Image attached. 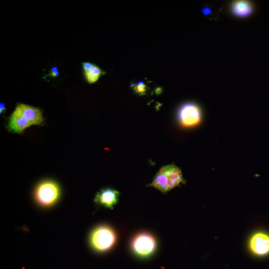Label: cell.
<instances>
[{"mask_svg": "<svg viewBox=\"0 0 269 269\" xmlns=\"http://www.w3.org/2000/svg\"><path fill=\"white\" fill-rule=\"evenodd\" d=\"M183 180L181 170L175 165H168L159 170L150 186L165 193L179 185Z\"/></svg>", "mask_w": 269, "mask_h": 269, "instance_id": "cell-1", "label": "cell"}, {"mask_svg": "<svg viewBox=\"0 0 269 269\" xmlns=\"http://www.w3.org/2000/svg\"><path fill=\"white\" fill-rule=\"evenodd\" d=\"M60 195L58 185L51 180H45L40 183L35 191V197L41 205L48 206L53 204Z\"/></svg>", "mask_w": 269, "mask_h": 269, "instance_id": "cell-2", "label": "cell"}, {"mask_svg": "<svg viewBox=\"0 0 269 269\" xmlns=\"http://www.w3.org/2000/svg\"><path fill=\"white\" fill-rule=\"evenodd\" d=\"M116 239L114 231L106 226L96 228L90 237L92 247L99 251H105L110 249L115 243Z\"/></svg>", "mask_w": 269, "mask_h": 269, "instance_id": "cell-3", "label": "cell"}, {"mask_svg": "<svg viewBox=\"0 0 269 269\" xmlns=\"http://www.w3.org/2000/svg\"><path fill=\"white\" fill-rule=\"evenodd\" d=\"M180 124L185 127H191L199 124L202 113L198 106L194 103H187L182 106L178 113Z\"/></svg>", "mask_w": 269, "mask_h": 269, "instance_id": "cell-4", "label": "cell"}, {"mask_svg": "<svg viewBox=\"0 0 269 269\" xmlns=\"http://www.w3.org/2000/svg\"><path fill=\"white\" fill-rule=\"evenodd\" d=\"M132 247L136 255L145 257L153 253L156 248V242L151 235L142 233L134 238Z\"/></svg>", "mask_w": 269, "mask_h": 269, "instance_id": "cell-5", "label": "cell"}, {"mask_svg": "<svg viewBox=\"0 0 269 269\" xmlns=\"http://www.w3.org/2000/svg\"><path fill=\"white\" fill-rule=\"evenodd\" d=\"M251 252L255 255L264 256L269 254V236L263 232L255 234L249 243Z\"/></svg>", "mask_w": 269, "mask_h": 269, "instance_id": "cell-6", "label": "cell"}, {"mask_svg": "<svg viewBox=\"0 0 269 269\" xmlns=\"http://www.w3.org/2000/svg\"><path fill=\"white\" fill-rule=\"evenodd\" d=\"M15 110L29 122L31 125H40L43 122L42 113L37 108L20 104L16 106Z\"/></svg>", "mask_w": 269, "mask_h": 269, "instance_id": "cell-7", "label": "cell"}, {"mask_svg": "<svg viewBox=\"0 0 269 269\" xmlns=\"http://www.w3.org/2000/svg\"><path fill=\"white\" fill-rule=\"evenodd\" d=\"M119 196V191L111 188H105L97 193L95 201L106 207L112 208L117 203Z\"/></svg>", "mask_w": 269, "mask_h": 269, "instance_id": "cell-8", "label": "cell"}, {"mask_svg": "<svg viewBox=\"0 0 269 269\" xmlns=\"http://www.w3.org/2000/svg\"><path fill=\"white\" fill-rule=\"evenodd\" d=\"M32 126L24 118L14 110L9 117L8 128L10 131L21 133L26 128Z\"/></svg>", "mask_w": 269, "mask_h": 269, "instance_id": "cell-9", "label": "cell"}, {"mask_svg": "<svg viewBox=\"0 0 269 269\" xmlns=\"http://www.w3.org/2000/svg\"><path fill=\"white\" fill-rule=\"evenodd\" d=\"M231 10L235 15L244 17L250 15L252 13L253 7L250 1L240 0L233 2Z\"/></svg>", "mask_w": 269, "mask_h": 269, "instance_id": "cell-10", "label": "cell"}, {"mask_svg": "<svg viewBox=\"0 0 269 269\" xmlns=\"http://www.w3.org/2000/svg\"><path fill=\"white\" fill-rule=\"evenodd\" d=\"M105 73L98 66L92 64L91 67L84 71V74L87 81L89 83L97 82L99 77Z\"/></svg>", "mask_w": 269, "mask_h": 269, "instance_id": "cell-11", "label": "cell"}, {"mask_svg": "<svg viewBox=\"0 0 269 269\" xmlns=\"http://www.w3.org/2000/svg\"><path fill=\"white\" fill-rule=\"evenodd\" d=\"M134 90L138 94H144L146 90V86L144 83L142 81H139L136 85H134Z\"/></svg>", "mask_w": 269, "mask_h": 269, "instance_id": "cell-12", "label": "cell"}, {"mask_svg": "<svg viewBox=\"0 0 269 269\" xmlns=\"http://www.w3.org/2000/svg\"><path fill=\"white\" fill-rule=\"evenodd\" d=\"M5 104L3 102H1L0 104V113L1 114L5 111Z\"/></svg>", "mask_w": 269, "mask_h": 269, "instance_id": "cell-13", "label": "cell"}, {"mask_svg": "<svg viewBox=\"0 0 269 269\" xmlns=\"http://www.w3.org/2000/svg\"><path fill=\"white\" fill-rule=\"evenodd\" d=\"M59 72L57 71L56 72L50 73L48 75L51 76L52 77H57L59 75Z\"/></svg>", "mask_w": 269, "mask_h": 269, "instance_id": "cell-14", "label": "cell"}, {"mask_svg": "<svg viewBox=\"0 0 269 269\" xmlns=\"http://www.w3.org/2000/svg\"><path fill=\"white\" fill-rule=\"evenodd\" d=\"M210 11H211L210 9L208 8H204L202 11V12L205 14H208L210 13Z\"/></svg>", "mask_w": 269, "mask_h": 269, "instance_id": "cell-15", "label": "cell"}, {"mask_svg": "<svg viewBox=\"0 0 269 269\" xmlns=\"http://www.w3.org/2000/svg\"><path fill=\"white\" fill-rule=\"evenodd\" d=\"M58 71V68L56 67H53L50 70V73H54Z\"/></svg>", "mask_w": 269, "mask_h": 269, "instance_id": "cell-16", "label": "cell"}]
</instances>
